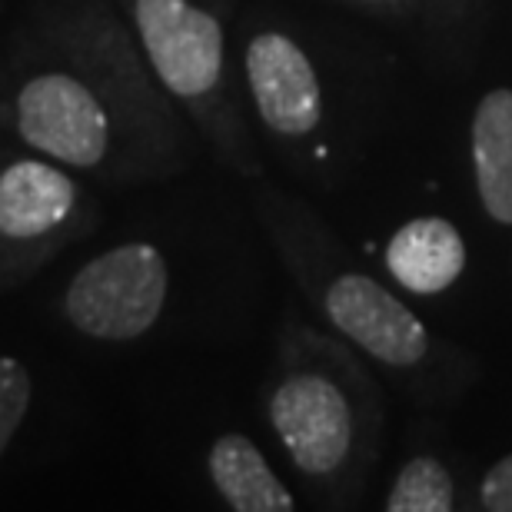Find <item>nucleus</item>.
Segmentation results:
<instances>
[{
  "instance_id": "39448f33",
  "label": "nucleus",
  "mask_w": 512,
  "mask_h": 512,
  "mask_svg": "<svg viewBox=\"0 0 512 512\" xmlns=\"http://www.w3.org/2000/svg\"><path fill=\"white\" fill-rule=\"evenodd\" d=\"M326 313L340 330L389 366H413L426 356V326L370 276H340L326 293Z\"/></svg>"
},
{
  "instance_id": "0eeeda50",
  "label": "nucleus",
  "mask_w": 512,
  "mask_h": 512,
  "mask_svg": "<svg viewBox=\"0 0 512 512\" xmlns=\"http://www.w3.org/2000/svg\"><path fill=\"white\" fill-rule=\"evenodd\" d=\"M386 266L406 290L443 293L446 286H453V280H459L466 266L463 237L453 223L439 217L413 220L389 240Z\"/></svg>"
},
{
  "instance_id": "f8f14e48",
  "label": "nucleus",
  "mask_w": 512,
  "mask_h": 512,
  "mask_svg": "<svg viewBox=\"0 0 512 512\" xmlns=\"http://www.w3.org/2000/svg\"><path fill=\"white\" fill-rule=\"evenodd\" d=\"M30 406V376L17 360L0 356V453L7 449L10 436L17 433L20 419Z\"/></svg>"
},
{
  "instance_id": "9b49d317",
  "label": "nucleus",
  "mask_w": 512,
  "mask_h": 512,
  "mask_svg": "<svg viewBox=\"0 0 512 512\" xmlns=\"http://www.w3.org/2000/svg\"><path fill=\"white\" fill-rule=\"evenodd\" d=\"M389 512H446L453 509V476L433 456H419L399 473L386 499Z\"/></svg>"
},
{
  "instance_id": "f257e3e1",
  "label": "nucleus",
  "mask_w": 512,
  "mask_h": 512,
  "mask_svg": "<svg viewBox=\"0 0 512 512\" xmlns=\"http://www.w3.org/2000/svg\"><path fill=\"white\" fill-rule=\"evenodd\" d=\"M167 300V263L147 243L117 247L90 260L67 290V316L97 340L147 333Z\"/></svg>"
},
{
  "instance_id": "20e7f679",
  "label": "nucleus",
  "mask_w": 512,
  "mask_h": 512,
  "mask_svg": "<svg viewBox=\"0 0 512 512\" xmlns=\"http://www.w3.org/2000/svg\"><path fill=\"white\" fill-rule=\"evenodd\" d=\"M273 426L293 463L303 473H333L350 453L353 416L346 396L326 376H293L273 393L270 403Z\"/></svg>"
},
{
  "instance_id": "ddd939ff",
  "label": "nucleus",
  "mask_w": 512,
  "mask_h": 512,
  "mask_svg": "<svg viewBox=\"0 0 512 512\" xmlns=\"http://www.w3.org/2000/svg\"><path fill=\"white\" fill-rule=\"evenodd\" d=\"M483 506L493 512H512V456L496 463L483 479Z\"/></svg>"
},
{
  "instance_id": "f03ea898",
  "label": "nucleus",
  "mask_w": 512,
  "mask_h": 512,
  "mask_svg": "<svg viewBox=\"0 0 512 512\" xmlns=\"http://www.w3.org/2000/svg\"><path fill=\"white\" fill-rule=\"evenodd\" d=\"M137 24L160 80L180 97H200L220 80V24L187 0H137Z\"/></svg>"
},
{
  "instance_id": "423d86ee",
  "label": "nucleus",
  "mask_w": 512,
  "mask_h": 512,
  "mask_svg": "<svg viewBox=\"0 0 512 512\" xmlns=\"http://www.w3.org/2000/svg\"><path fill=\"white\" fill-rule=\"evenodd\" d=\"M247 74L263 120L280 133H306L320 120V84L293 40L260 34L247 50Z\"/></svg>"
},
{
  "instance_id": "7ed1b4c3",
  "label": "nucleus",
  "mask_w": 512,
  "mask_h": 512,
  "mask_svg": "<svg viewBox=\"0 0 512 512\" xmlns=\"http://www.w3.org/2000/svg\"><path fill=\"white\" fill-rule=\"evenodd\" d=\"M20 133L37 150L74 167H90L107 153V114L84 84L64 74L30 80L17 100Z\"/></svg>"
},
{
  "instance_id": "1a4fd4ad",
  "label": "nucleus",
  "mask_w": 512,
  "mask_h": 512,
  "mask_svg": "<svg viewBox=\"0 0 512 512\" xmlns=\"http://www.w3.org/2000/svg\"><path fill=\"white\" fill-rule=\"evenodd\" d=\"M473 160L479 197L489 217L512 223V90H493L479 100Z\"/></svg>"
},
{
  "instance_id": "6e6552de",
  "label": "nucleus",
  "mask_w": 512,
  "mask_h": 512,
  "mask_svg": "<svg viewBox=\"0 0 512 512\" xmlns=\"http://www.w3.org/2000/svg\"><path fill=\"white\" fill-rule=\"evenodd\" d=\"M74 207V183L47 163L20 160L0 173V233L37 237Z\"/></svg>"
},
{
  "instance_id": "9d476101",
  "label": "nucleus",
  "mask_w": 512,
  "mask_h": 512,
  "mask_svg": "<svg viewBox=\"0 0 512 512\" xmlns=\"http://www.w3.org/2000/svg\"><path fill=\"white\" fill-rule=\"evenodd\" d=\"M213 483L237 512H290L293 496L247 436H220L210 453Z\"/></svg>"
}]
</instances>
